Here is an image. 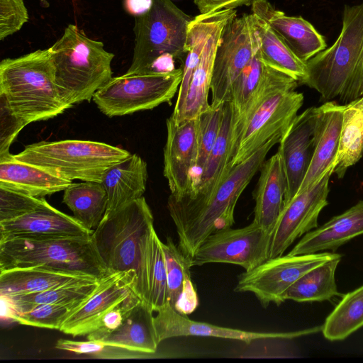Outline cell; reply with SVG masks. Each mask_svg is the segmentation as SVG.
I'll use <instances>...</instances> for the list:
<instances>
[{
    "label": "cell",
    "instance_id": "obj_1",
    "mask_svg": "<svg viewBox=\"0 0 363 363\" xmlns=\"http://www.w3.org/2000/svg\"><path fill=\"white\" fill-rule=\"evenodd\" d=\"M282 135L272 137L247 160L232 167L212 194H186L181 197L169 195L167 209L176 227L178 247L186 257L191 259L210 235L232 227L239 197Z\"/></svg>",
    "mask_w": 363,
    "mask_h": 363
},
{
    "label": "cell",
    "instance_id": "obj_2",
    "mask_svg": "<svg viewBox=\"0 0 363 363\" xmlns=\"http://www.w3.org/2000/svg\"><path fill=\"white\" fill-rule=\"evenodd\" d=\"M155 231L152 211L142 196L104 216L91 234L108 272L133 273L134 291L150 306V270Z\"/></svg>",
    "mask_w": 363,
    "mask_h": 363
},
{
    "label": "cell",
    "instance_id": "obj_3",
    "mask_svg": "<svg viewBox=\"0 0 363 363\" xmlns=\"http://www.w3.org/2000/svg\"><path fill=\"white\" fill-rule=\"evenodd\" d=\"M306 62V75L299 84L317 91L320 101L339 97L347 104L363 95V1L344 6L336 40Z\"/></svg>",
    "mask_w": 363,
    "mask_h": 363
},
{
    "label": "cell",
    "instance_id": "obj_4",
    "mask_svg": "<svg viewBox=\"0 0 363 363\" xmlns=\"http://www.w3.org/2000/svg\"><path fill=\"white\" fill-rule=\"evenodd\" d=\"M0 96L26 125L63 113L50 49L37 50L0 62Z\"/></svg>",
    "mask_w": 363,
    "mask_h": 363
},
{
    "label": "cell",
    "instance_id": "obj_5",
    "mask_svg": "<svg viewBox=\"0 0 363 363\" xmlns=\"http://www.w3.org/2000/svg\"><path fill=\"white\" fill-rule=\"evenodd\" d=\"M49 49L60 96L69 108L90 101L113 77L111 64L114 55L76 25L69 24Z\"/></svg>",
    "mask_w": 363,
    "mask_h": 363
},
{
    "label": "cell",
    "instance_id": "obj_6",
    "mask_svg": "<svg viewBox=\"0 0 363 363\" xmlns=\"http://www.w3.org/2000/svg\"><path fill=\"white\" fill-rule=\"evenodd\" d=\"M33 267L87 274L99 279L108 274L91 235L0 240V271Z\"/></svg>",
    "mask_w": 363,
    "mask_h": 363
},
{
    "label": "cell",
    "instance_id": "obj_7",
    "mask_svg": "<svg viewBox=\"0 0 363 363\" xmlns=\"http://www.w3.org/2000/svg\"><path fill=\"white\" fill-rule=\"evenodd\" d=\"M130 155L126 150L104 143L64 140L28 145L13 157L68 180L101 182L108 168Z\"/></svg>",
    "mask_w": 363,
    "mask_h": 363
},
{
    "label": "cell",
    "instance_id": "obj_8",
    "mask_svg": "<svg viewBox=\"0 0 363 363\" xmlns=\"http://www.w3.org/2000/svg\"><path fill=\"white\" fill-rule=\"evenodd\" d=\"M193 19L172 0H152L148 11L135 16L133 55L126 74L150 73L153 62L164 53L183 63L188 27Z\"/></svg>",
    "mask_w": 363,
    "mask_h": 363
},
{
    "label": "cell",
    "instance_id": "obj_9",
    "mask_svg": "<svg viewBox=\"0 0 363 363\" xmlns=\"http://www.w3.org/2000/svg\"><path fill=\"white\" fill-rule=\"evenodd\" d=\"M182 67L169 72L113 77L93 96L98 108L108 117L152 109L169 102L182 82Z\"/></svg>",
    "mask_w": 363,
    "mask_h": 363
},
{
    "label": "cell",
    "instance_id": "obj_10",
    "mask_svg": "<svg viewBox=\"0 0 363 363\" xmlns=\"http://www.w3.org/2000/svg\"><path fill=\"white\" fill-rule=\"evenodd\" d=\"M295 90L272 94L233 130L231 167L242 162L272 137L283 135L303 104Z\"/></svg>",
    "mask_w": 363,
    "mask_h": 363
},
{
    "label": "cell",
    "instance_id": "obj_11",
    "mask_svg": "<svg viewBox=\"0 0 363 363\" xmlns=\"http://www.w3.org/2000/svg\"><path fill=\"white\" fill-rule=\"evenodd\" d=\"M341 256L335 252L286 255L269 258L264 263L238 276L235 292L252 293L267 308L286 301L289 289L304 274L330 259Z\"/></svg>",
    "mask_w": 363,
    "mask_h": 363
},
{
    "label": "cell",
    "instance_id": "obj_12",
    "mask_svg": "<svg viewBox=\"0 0 363 363\" xmlns=\"http://www.w3.org/2000/svg\"><path fill=\"white\" fill-rule=\"evenodd\" d=\"M259 49L252 15L244 13L225 26L216 49L211 83L213 106L230 101L233 86Z\"/></svg>",
    "mask_w": 363,
    "mask_h": 363
},
{
    "label": "cell",
    "instance_id": "obj_13",
    "mask_svg": "<svg viewBox=\"0 0 363 363\" xmlns=\"http://www.w3.org/2000/svg\"><path fill=\"white\" fill-rule=\"evenodd\" d=\"M272 235L254 221L241 228L218 230L196 250L190 259L191 265L228 263L250 271L269 259Z\"/></svg>",
    "mask_w": 363,
    "mask_h": 363
},
{
    "label": "cell",
    "instance_id": "obj_14",
    "mask_svg": "<svg viewBox=\"0 0 363 363\" xmlns=\"http://www.w3.org/2000/svg\"><path fill=\"white\" fill-rule=\"evenodd\" d=\"M333 171L334 167L330 169L315 184L284 204L272 232L269 258L283 255L297 238L318 227V216L328 203Z\"/></svg>",
    "mask_w": 363,
    "mask_h": 363
},
{
    "label": "cell",
    "instance_id": "obj_15",
    "mask_svg": "<svg viewBox=\"0 0 363 363\" xmlns=\"http://www.w3.org/2000/svg\"><path fill=\"white\" fill-rule=\"evenodd\" d=\"M298 81L268 65L259 48L235 81L230 101L234 111V127L267 97L281 91L295 90Z\"/></svg>",
    "mask_w": 363,
    "mask_h": 363
},
{
    "label": "cell",
    "instance_id": "obj_16",
    "mask_svg": "<svg viewBox=\"0 0 363 363\" xmlns=\"http://www.w3.org/2000/svg\"><path fill=\"white\" fill-rule=\"evenodd\" d=\"M163 174L170 195L181 197L191 190L198 153L199 117L176 123L167 119Z\"/></svg>",
    "mask_w": 363,
    "mask_h": 363
},
{
    "label": "cell",
    "instance_id": "obj_17",
    "mask_svg": "<svg viewBox=\"0 0 363 363\" xmlns=\"http://www.w3.org/2000/svg\"><path fill=\"white\" fill-rule=\"evenodd\" d=\"M134 284L135 275L132 272L107 274L99 279V286L91 296L67 318L60 330L77 337L97 330L108 312L135 293Z\"/></svg>",
    "mask_w": 363,
    "mask_h": 363
},
{
    "label": "cell",
    "instance_id": "obj_18",
    "mask_svg": "<svg viewBox=\"0 0 363 363\" xmlns=\"http://www.w3.org/2000/svg\"><path fill=\"white\" fill-rule=\"evenodd\" d=\"M316 112L313 106L297 115L279 142L286 182L284 204L297 194L310 165Z\"/></svg>",
    "mask_w": 363,
    "mask_h": 363
},
{
    "label": "cell",
    "instance_id": "obj_19",
    "mask_svg": "<svg viewBox=\"0 0 363 363\" xmlns=\"http://www.w3.org/2000/svg\"><path fill=\"white\" fill-rule=\"evenodd\" d=\"M155 325L160 342L177 337H211L250 343L258 340H291L314 333L315 328L294 332H255L191 320L167 305L157 312Z\"/></svg>",
    "mask_w": 363,
    "mask_h": 363
},
{
    "label": "cell",
    "instance_id": "obj_20",
    "mask_svg": "<svg viewBox=\"0 0 363 363\" xmlns=\"http://www.w3.org/2000/svg\"><path fill=\"white\" fill-rule=\"evenodd\" d=\"M93 231L46 200L26 214L0 222V240L13 238L89 237Z\"/></svg>",
    "mask_w": 363,
    "mask_h": 363
},
{
    "label": "cell",
    "instance_id": "obj_21",
    "mask_svg": "<svg viewBox=\"0 0 363 363\" xmlns=\"http://www.w3.org/2000/svg\"><path fill=\"white\" fill-rule=\"evenodd\" d=\"M343 111L344 105H340L333 101L324 102L323 105L317 107L312 158L298 192L313 186L327 171L335 168Z\"/></svg>",
    "mask_w": 363,
    "mask_h": 363
},
{
    "label": "cell",
    "instance_id": "obj_22",
    "mask_svg": "<svg viewBox=\"0 0 363 363\" xmlns=\"http://www.w3.org/2000/svg\"><path fill=\"white\" fill-rule=\"evenodd\" d=\"M251 5L252 13L264 20L303 62L326 48L324 36L301 16H287L267 0H252Z\"/></svg>",
    "mask_w": 363,
    "mask_h": 363
},
{
    "label": "cell",
    "instance_id": "obj_23",
    "mask_svg": "<svg viewBox=\"0 0 363 363\" xmlns=\"http://www.w3.org/2000/svg\"><path fill=\"white\" fill-rule=\"evenodd\" d=\"M237 16L235 9H223L214 23L203 47L200 60L191 76L186 96L179 117L172 120L181 123L196 118L208 109L212 72L216 49L227 23Z\"/></svg>",
    "mask_w": 363,
    "mask_h": 363
},
{
    "label": "cell",
    "instance_id": "obj_24",
    "mask_svg": "<svg viewBox=\"0 0 363 363\" xmlns=\"http://www.w3.org/2000/svg\"><path fill=\"white\" fill-rule=\"evenodd\" d=\"M362 234L363 201H359L344 213L303 235L288 254H313L328 250L335 252L347 241Z\"/></svg>",
    "mask_w": 363,
    "mask_h": 363
},
{
    "label": "cell",
    "instance_id": "obj_25",
    "mask_svg": "<svg viewBox=\"0 0 363 363\" xmlns=\"http://www.w3.org/2000/svg\"><path fill=\"white\" fill-rule=\"evenodd\" d=\"M147 177V163L136 154L108 168L101 182L107 196L104 216L141 198L146 189Z\"/></svg>",
    "mask_w": 363,
    "mask_h": 363
},
{
    "label": "cell",
    "instance_id": "obj_26",
    "mask_svg": "<svg viewBox=\"0 0 363 363\" xmlns=\"http://www.w3.org/2000/svg\"><path fill=\"white\" fill-rule=\"evenodd\" d=\"M257 186L253 193L255 201L253 221L273 232L284 206L286 182L281 155L277 151L260 167Z\"/></svg>",
    "mask_w": 363,
    "mask_h": 363
},
{
    "label": "cell",
    "instance_id": "obj_27",
    "mask_svg": "<svg viewBox=\"0 0 363 363\" xmlns=\"http://www.w3.org/2000/svg\"><path fill=\"white\" fill-rule=\"evenodd\" d=\"M234 111L230 101L223 104V117L217 140L206 163L187 194L207 196L216 190L231 169Z\"/></svg>",
    "mask_w": 363,
    "mask_h": 363
},
{
    "label": "cell",
    "instance_id": "obj_28",
    "mask_svg": "<svg viewBox=\"0 0 363 363\" xmlns=\"http://www.w3.org/2000/svg\"><path fill=\"white\" fill-rule=\"evenodd\" d=\"M71 180L38 166L18 161L13 155L0 160V186L43 198L64 191Z\"/></svg>",
    "mask_w": 363,
    "mask_h": 363
},
{
    "label": "cell",
    "instance_id": "obj_29",
    "mask_svg": "<svg viewBox=\"0 0 363 363\" xmlns=\"http://www.w3.org/2000/svg\"><path fill=\"white\" fill-rule=\"evenodd\" d=\"M153 312L150 305L141 301L117 329L103 335L98 341L147 355L155 353L160 342Z\"/></svg>",
    "mask_w": 363,
    "mask_h": 363
},
{
    "label": "cell",
    "instance_id": "obj_30",
    "mask_svg": "<svg viewBox=\"0 0 363 363\" xmlns=\"http://www.w3.org/2000/svg\"><path fill=\"white\" fill-rule=\"evenodd\" d=\"M161 245L167 272V305L180 314H191L199 306V298L191 280L190 259L171 237Z\"/></svg>",
    "mask_w": 363,
    "mask_h": 363
},
{
    "label": "cell",
    "instance_id": "obj_31",
    "mask_svg": "<svg viewBox=\"0 0 363 363\" xmlns=\"http://www.w3.org/2000/svg\"><path fill=\"white\" fill-rule=\"evenodd\" d=\"M87 279L97 278L36 267L13 268L0 271V296L11 297L36 293L69 281Z\"/></svg>",
    "mask_w": 363,
    "mask_h": 363
},
{
    "label": "cell",
    "instance_id": "obj_32",
    "mask_svg": "<svg viewBox=\"0 0 363 363\" xmlns=\"http://www.w3.org/2000/svg\"><path fill=\"white\" fill-rule=\"evenodd\" d=\"M62 202L72 211L73 217L79 223L93 230L105 214L106 192L101 182L82 181L72 183L64 190Z\"/></svg>",
    "mask_w": 363,
    "mask_h": 363
},
{
    "label": "cell",
    "instance_id": "obj_33",
    "mask_svg": "<svg viewBox=\"0 0 363 363\" xmlns=\"http://www.w3.org/2000/svg\"><path fill=\"white\" fill-rule=\"evenodd\" d=\"M99 284V279H87L69 281L43 291L6 298L14 313L28 311L40 304H62L80 307L91 296Z\"/></svg>",
    "mask_w": 363,
    "mask_h": 363
},
{
    "label": "cell",
    "instance_id": "obj_34",
    "mask_svg": "<svg viewBox=\"0 0 363 363\" xmlns=\"http://www.w3.org/2000/svg\"><path fill=\"white\" fill-rule=\"evenodd\" d=\"M363 155V96L344 105L338 153L334 168L342 179L349 167Z\"/></svg>",
    "mask_w": 363,
    "mask_h": 363
},
{
    "label": "cell",
    "instance_id": "obj_35",
    "mask_svg": "<svg viewBox=\"0 0 363 363\" xmlns=\"http://www.w3.org/2000/svg\"><path fill=\"white\" fill-rule=\"evenodd\" d=\"M252 15L262 60L299 84L306 75V62L299 59L264 20Z\"/></svg>",
    "mask_w": 363,
    "mask_h": 363
},
{
    "label": "cell",
    "instance_id": "obj_36",
    "mask_svg": "<svg viewBox=\"0 0 363 363\" xmlns=\"http://www.w3.org/2000/svg\"><path fill=\"white\" fill-rule=\"evenodd\" d=\"M341 256L323 262L301 277L287 291L286 300L315 302L343 295L337 291L335 270Z\"/></svg>",
    "mask_w": 363,
    "mask_h": 363
},
{
    "label": "cell",
    "instance_id": "obj_37",
    "mask_svg": "<svg viewBox=\"0 0 363 363\" xmlns=\"http://www.w3.org/2000/svg\"><path fill=\"white\" fill-rule=\"evenodd\" d=\"M220 11L194 17L187 33V53L182 63L183 75L178 96L171 117L176 120L180 115L186 96L190 80L199 63L207 38L216 23Z\"/></svg>",
    "mask_w": 363,
    "mask_h": 363
},
{
    "label": "cell",
    "instance_id": "obj_38",
    "mask_svg": "<svg viewBox=\"0 0 363 363\" xmlns=\"http://www.w3.org/2000/svg\"><path fill=\"white\" fill-rule=\"evenodd\" d=\"M342 297L321 327L330 341L343 340L363 326V285Z\"/></svg>",
    "mask_w": 363,
    "mask_h": 363
},
{
    "label": "cell",
    "instance_id": "obj_39",
    "mask_svg": "<svg viewBox=\"0 0 363 363\" xmlns=\"http://www.w3.org/2000/svg\"><path fill=\"white\" fill-rule=\"evenodd\" d=\"M223 104L218 106L210 104L199 116L198 153L193 182L201 172L218 136L223 117Z\"/></svg>",
    "mask_w": 363,
    "mask_h": 363
},
{
    "label": "cell",
    "instance_id": "obj_40",
    "mask_svg": "<svg viewBox=\"0 0 363 363\" xmlns=\"http://www.w3.org/2000/svg\"><path fill=\"white\" fill-rule=\"evenodd\" d=\"M79 306L40 304L23 313H14L11 319L21 325L60 330L67 318Z\"/></svg>",
    "mask_w": 363,
    "mask_h": 363
},
{
    "label": "cell",
    "instance_id": "obj_41",
    "mask_svg": "<svg viewBox=\"0 0 363 363\" xmlns=\"http://www.w3.org/2000/svg\"><path fill=\"white\" fill-rule=\"evenodd\" d=\"M161 242L155 231L150 270V304L154 312L167 305V272Z\"/></svg>",
    "mask_w": 363,
    "mask_h": 363
},
{
    "label": "cell",
    "instance_id": "obj_42",
    "mask_svg": "<svg viewBox=\"0 0 363 363\" xmlns=\"http://www.w3.org/2000/svg\"><path fill=\"white\" fill-rule=\"evenodd\" d=\"M55 347L77 354H86L99 359H134L147 355L123 347L91 340L77 341L59 339L56 342Z\"/></svg>",
    "mask_w": 363,
    "mask_h": 363
},
{
    "label": "cell",
    "instance_id": "obj_43",
    "mask_svg": "<svg viewBox=\"0 0 363 363\" xmlns=\"http://www.w3.org/2000/svg\"><path fill=\"white\" fill-rule=\"evenodd\" d=\"M45 201L43 198L0 186V222L26 214L40 206Z\"/></svg>",
    "mask_w": 363,
    "mask_h": 363
},
{
    "label": "cell",
    "instance_id": "obj_44",
    "mask_svg": "<svg viewBox=\"0 0 363 363\" xmlns=\"http://www.w3.org/2000/svg\"><path fill=\"white\" fill-rule=\"evenodd\" d=\"M28 21L23 0H0V40L18 31Z\"/></svg>",
    "mask_w": 363,
    "mask_h": 363
},
{
    "label": "cell",
    "instance_id": "obj_45",
    "mask_svg": "<svg viewBox=\"0 0 363 363\" xmlns=\"http://www.w3.org/2000/svg\"><path fill=\"white\" fill-rule=\"evenodd\" d=\"M140 301L135 293L132 294L122 303L108 312L101 320L98 329L88 334L86 339L98 340L103 335L117 329L129 312Z\"/></svg>",
    "mask_w": 363,
    "mask_h": 363
},
{
    "label": "cell",
    "instance_id": "obj_46",
    "mask_svg": "<svg viewBox=\"0 0 363 363\" xmlns=\"http://www.w3.org/2000/svg\"><path fill=\"white\" fill-rule=\"evenodd\" d=\"M1 130L0 160L11 154L10 146L19 131L26 125L13 113L4 98L0 96Z\"/></svg>",
    "mask_w": 363,
    "mask_h": 363
},
{
    "label": "cell",
    "instance_id": "obj_47",
    "mask_svg": "<svg viewBox=\"0 0 363 363\" xmlns=\"http://www.w3.org/2000/svg\"><path fill=\"white\" fill-rule=\"evenodd\" d=\"M251 0H194L201 14L209 13L223 9H235L247 4Z\"/></svg>",
    "mask_w": 363,
    "mask_h": 363
},
{
    "label": "cell",
    "instance_id": "obj_48",
    "mask_svg": "<svg viewBox=\"0 0 363 363\" xmlns=\"http://www.w3.org/2000/svg\"><path fill=\"white\" fill-rule=\"evenodd\" d=\"M174 57L169 53L159 56L152 64L150 73H164L174 70Z\"/></svg>",
    "mask_w": 363,
    "mask_h": 363
},
{
    "label": "cell",
    "instance_id": "obj_49",
    "mask_svg": "<svg viewBox=\"0 0 363 363\" xmlns=\"http://www.w3.org/2000/svg\"><path fill=\"white\" fill-rule=\"evenodd\" d=\"M152 4V0H124V8L128 13L137 16L148 11Z\"/></svg>",
    "mask_w": 363,
    "mask_h": 363
},
{
    "label": "cell",
    "instance_id": "obj_50",
    "mask_svg": "<svg viewBox=\"0 0 363 363\" xmlns=\"http://www.w3.org/2000/svg\"><path fill=\"white\" fill-rule=\"evenodd\" d=\"M41 1H45V0H41Z\"/></svg>",
    "mask_w": 363,
    "mask_h": 363
}]
</instances>
